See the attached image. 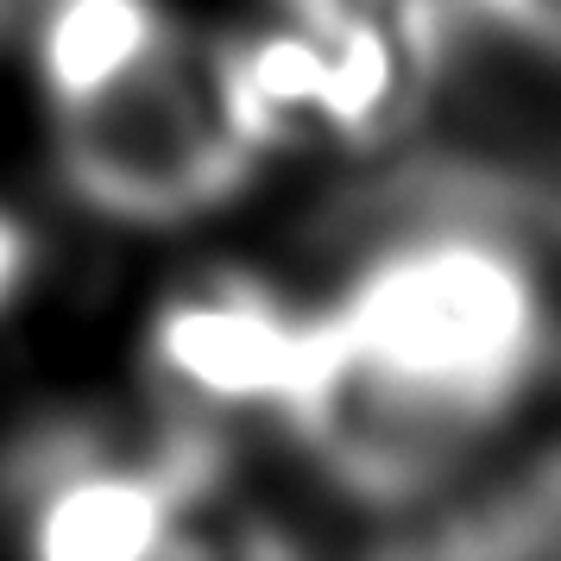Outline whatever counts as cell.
<instances>
[{
	"instance_id": "obj_6",
	"label": "cell",
	"mask_w": 561,
	"mask_h": 561,
	"mask_svg": "<svg viewBox=\"0 0 561 561\" xmlns=\"http://www.w3.org/2000/svg\"><path fill=\"white\" fill-rule=\"evenodd\" d=\"M460 13L561 64V0H460Z\"/></svg>"
},
{
	"instance_id": "obj_4",
	"label": "cell",
	"mask_w": 561,
	"mask_h": 561,
	"mask_svg": "<svg viewBox=\"0 0 561 561\" xmlns=\"http://www.w3.org/2000/svg\"><path fill=\"white\" fill-rule=\"evenodd\" d=\"M316 354V316L253 272H208L158 304L146 366L178 416H290Z\"/></svg>"
},
{
	"instance_id": "obj_5",
	"label": "cell",
	"mask_w": 561,
	"mask_h": 561,
	"mask_svg": "<svg viewBox=\"0 0 561 561\" xmlns=\"http://www.w3.org/2000/svg\"><path fill=\"white\" fill-rule=\"evenodd\" d=\"M178 20L164 0H45L32 26V77L45 107H70L82 95L127 77L139 57H152Z\"/></svg>"
},
{
	"instance_id": "obj_1",
	"label": "cell",
	"mask_w": 561,
	"mask_h": 561,
	"mask_svg": "<svg viewBox=\"0 0 561 561\" xmlns=\"http://www.w3.org/2000/svg\"><path fill=\"white\" fill-rule=\"evenodd\" d=\"M316 354L284 430L366 511L442 499L517 423L561 347L549 265L505 215L442 208L309 304Z\"/></svg>"
},
{
	"instance_id": "obj_7",
	"label": "cell",
	"mask_w": 561,
	"mask_h": 561,
	"mask_svg": "<svg viewBox=\"0 0 561 561\" xmlns=\"http://www.w3.org/2000/svg\"><path fill=\"white\" fill-rule=\"evenodd\" d=\"M32 278V228L20 221V215H7L0 208V316H7V304L26 290Z\"/></svg>"
},
{
	"instance_id": "obj_3",
	"label": "cell",
	"mask_w": 561,
	"mask_h": 561,
	"mask_svg": "<svg viewBox=\"0 0 561 561\" xmlns=\"http://www.w3.org/2000/svg\"><path fill=\"white\" fill-rule=\"evenodd\" d=\"M221 492V448L208 423L178 416L152 442L57 430L7 467V511L20 549L45 561H158L203 549Z\"/></svg>"
},
{
	"instance_id": "obj_2",
	"label": "cell",
	"mask_w": 561,
	"mask_h": 561,
	"mask_svg": "<svg viewBox=\"0 0 561 561\" xmlns=\"http://www.w3.org/2000/svg\"><path fill=\"white\" fill-rule=\"evenodd\" d=\"M51 158L70 203L121 228H190L228 208L259 171L221 77V45L171 32L127 77L51 114Z\"/></svg>"
}]
</instances>
